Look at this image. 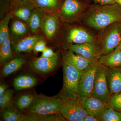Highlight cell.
<instances>
[{"label":"cell","instance_id":"6da1fadb","mask_svg":"<svg viewBox=\"0 0 121 121\" xmlns=\"http://www.w3.org/2000/svg\"><path fill=\"white\" fill-rule=\"evenodd\" d=\"M83 23L94 30H100L116 22L121 21V6L98 4L91 5L81 17Z\"/></svg>","mask_w":121,"mask_h":121},{"label":"cell","instance_id":"7a4b0ae2","mask_svg":"<svg viewBox=\"0 0 121 121\" xmlns=\"http://www.w3.org/2000/svg\"><path fill=\"white\" fill-rule=\"evenodd\" d=\"M63 69V86L60 97L64 100L78 97V87L81 72L64 59Z\"/></svg>","mask_w":121,"mask_h":121},{"label":"cell","instance_id":"3957f363","mask_svg":"<svg viewBox=\"0 0 121 121\" xmlns=\"http://www.w3.org/2000/svg\"><path fill=\"white\" fill-rule=\"evenodd\" d=\"M97 41L102 55L108 54L118 47L121 43V21L99 31Z\"/></svg>","mask_w":121,"mask_h":121},{"label":"cell","instance_id":"277c9868","mask_svg":"<svg viewBox=\"0 0 121 121\" xmlns=\"http://www.w3.org/2000/svg\"><path fill=\"white\" fill-rule=\"evenodd\" d=\"M62 101L60 97H39L35 98L28 111L30 114L39 116L59 114Z\"/></svg>","mask_w":121,"mask_h":121},{"label":"cell","instance_id":"5b68a950","mask_svg":"<svg viewBox=\"0 0 121 121\" xmlns=\"http://www.w3.org/2000/svg\"><path fill=\"white\" fill-rule=\"evenodd\" d=\"M60 114L69 121H83L88 114L78 97L62 100L60 108Z\"/></svg>","mask_w":121,"mask_h":121},{"label":"cell","instance_id":"8992f818","mask_svg":"<svg viewBox=\"0 0 121 121\" xmlns=\"http://www.w3.org/2000/svg\"><path fill=\"white\" fill-rule=\"evenodd\" d=\"M99 65L98 61L94 60L87 68L81 72L78 87L79 98L92 96L95 75Z\"/></svg>","mask_w":121,"mask_h":121},{"label":"cell","instance_id":"52a82bcc","mask_svg":"<svg viewBox=\"0 0 121 121\" xmlns=\"http://www.w3.org/2000/svg\"><path fill=\"white\" fill-rule=\"evenodd\" d=\"M84 8L79 0H63L58 12L61 21L72 23L81 18Z\"/></svg>","mask_w":121,"mask_h":121},{"label":"cell","instance_id":"ba28073f","mask_svg":"<svg viewBox=\"0 0 121 121\" xmlns=\"http://www.w3.org/2000/svg\"><path fill=\"white\" fill-rule=\"evenodd\" d=\"M107 71V67L99 63L95 75L92 96L107 103L111 94L108 87Z\"/></svg>","mask_w":121,"mask_h":121},{"label":"cell","instance_id":"9c48e42d","mask_svg":"<svg viewBox=\"0 0 121 121\" xmlns=\"http://www.w3.org/2000/svg\"><path fill=\"white\" fill-rule=\"evenodd\" d=\"M64 39L69 48L73 44L97 41V36L84 28L76 26L68 29L64 35Z\"/></svg>","mask_w":121,"mask_h":121},{"label":"cell","instance_id":"30bf717a","mask_svg":"<svg viewBox=\"0 0 121 121\" xmlns=\"http://www.w3.org/2000/svg\"><path fill=\"white\" fill-rule=\"evenodd\" d=\"M69 50L91 60H98L102 54L97 41L73 44L69 48Z\"/></svg>","mask_w":121,"mask_h":121},{"label":"cell","instance_id":"8fae6325","mask_svg":"<svg viewBox=\"0 0 121 121\" xmlns=\"http://www.w3.org/2000/svg\"><path fill=\"white\" fill-rule=\"evenodd\" d=\"M58 12L53 13H47L43 17L40 30L49 40L52 39L58 32L61 21Z\"/></svg>","mask_w":121,"mask_h":121},{"label":"cell","instance_id":"7c38bea8","mask_svg":"<svg viewBox=\"0 0 121 121\" xmlns=\"http://www.w3.org/2000/svg\"><path fill=\"white\" fill-rule=\"evenodd\" d=\"M33 0L21 2L10 1V12L14 16L26 23L36 8Z\"/></svg>","mask_w":121,"mask_h":121},{"label":"cell","instance_id":"4fadbf2b","mask_svg":"<svg viewBox=\"0 0 121 121\" xmlns=\"http://www.w3.org/2000/svg\"><path fill=\"white\" fill-rule=\"evenodd\" d=\"M80 99L81 104L88 114L98 117L109 107L107 103L93 96L83 97Z\"/></svg>","mask_w":121,"mask_h":121},{"label":"cell","instance_id":"5bb4252c","mask_svg":"<svg viewBox=\"0 0 121 121\" xmlns=\"http://www.w3.org/2000/svg\"><path fill=\"white\" fill-rule=\"evenodd\" d=\"M59 57L56 55L51 58L40 56L33 59L29 63V66L35 70L42 73H48L56 68L58 62Z\"/></svg>","mask_w":121,"mask_h":121},{"label":"cell","instance_id":"9a60e30c","mask_svg":"<svg viewBox=\"0 0 121 121\" xmlns=\"http://www.w3.org/2000/svg\"><path fill=\"white\" fill-rule=\"evenodd\" d=\"M43 39V37L38 33L29 34L15 43L13 45V50L17 53L30 52L33 50L36 43Z\"/></svg>","mask_w":121,"mask_h":121},{"label":"cell","instance_id":"2e32d148","mask_svg":"<svg viewBox=\"0 0 121 121\" xmlns=\"http://www.w3.org/2000/svg\"><path fill=\"white\" fill-rule=\"evenodd\" d=\"M30 31V27L26 22L16 17L11 24L9 35L15 43L29 35Z\"/></svg>","mask_w":121,"mask_h":121},{"label":"cell","instance_id":"e0dca14e","mask_svg":"<svg viewBox=\"0 0 121 121\" xmlns=\"http://www.w3.org/2000/svg\"><path fill=\"white\" fill-rule=\"evenodd\" d=\"M107 79L109 90L111 94L121 92V67H107Z\"/></svg>","mask_w":121,"mask_h":121},{"label":"cell","instance_id":"ac0fdd59","mask_svg":"<svg viewBox=\"0 0 121 121\" xmlns=\"http://www.w3.org/2000/svg\"><path fill=\"white\" fill-rule=\"evenodd\" d=\"M99 63L107 67H121V50L119 47L106 55H102L99 60Z\"/></svg>","mask_w":121,"mask_h":121},{"label":"cell","instance_id":"d6986e66","mask_svg":"<svg viewBox=\"0 0 121 121\" xmlns=\"http://www.w3.org/2000/svg\"><path fill=\"white\" fill-rule=\"evenodd\" d=\"M2 117L4 121H43L42 116L32 114H21L10 109L5 110Z\"/></svg>","mask_w":121,"mask_h":121},{"label":"cell","instance_id":"ffe728a7","mask_svg":"<svg viewBox=\"0 0 121 121\" xmlns=\"http://www.w3.org/2000/svg\"><path fill=\"white\" fill-rule=\"evenodd\" d=\"M63 59L71 64L80 72L87 68L93 61L87 59L70 50L64 55Z\"/></svg>","mask_w":121,"mask_h":121},{"label":"cell","instance_id":"44dd1931","mask_svg":"<svg viewBox=\"0 0 121 121\" xmlns=\"http://www.w3.org/2000/svg\"><path fill=\"white\" fill-rule=\"evenodd\" d=\"M37 82V79L31 76H20L13 80V87L17 91L29 89L35 86Z\"/></svg>","mask_w":121,"mask_h":121},{"label":"cell","instance_id":"7402d4cb","mask_svg":"<svg viewBox=\"0 0 121 121\" xmlns=\"http://www.w3.org/2000/svg\"><path fill=\"white\" fill-rule=\"evenodd\" d=\"M45 13L43 10L36 7L33 11L27 23L32 32H37L40 29L41 21Z\"/></svg>","mask_w":121,"mask_h":121},{"label":"cell","instance_id":"603a6c76","mask_svg":"<svg viewBox=\"0 0 121 121\" xmlns=\"http://www.w3.org/2000/svg\"><path fill=\"white\" fill-rule=\"evenodd\" d=\"M63 0H33L36 7L47 13L57 12Z\"/></svg>","mask_w":121,"mask_h":121},{"label":"cell","instance_id":"cb8c5ba5","mask_svg":"<svg viewBox=\"0 0 121 121\" xmlns=\"http://www.w3.org/2000/svg\"><path fill=\"white\" fill-rule=\"evenodd\" d=\"M25 59L21 57L15 58L7 62L2 69L1 74L4 77L16 72L22 67L25 62Z\"/></svg>","mask_w":121,"mask_h":121},{"label":"cell","instance_id":"d4e9b609","mask_svg":"<svg viewBox=\"0 0 121 121\" xmlns=\"http://www.w3.org/2000/svg\"><path fill=\"white\" fill-rule=\"evenodd\" d=\"M14 16L9 13L0 21V45H1L10 36L9 23Z\"/></svg>","mask_w":121,"mask_h":121},{"label":"cell","instance_id":"484cf974","mask_svg":"<svg viewBox=\"0 0 121 121\" xmlns=\"http://www.w3.org/2000/svg\"><path fill=\"white\" fill-rule=\"evenodd\" d=\"M11 39L9 36L7 40L0 45V61L1 63L6 62L12 56L11 46Z\"/></svg>","mask_w":121,"mask_h":121},{"label":"cell","instance_id":"4316f807","mask_svg":"<svg viewBox=\"0 0 121 121\" xmlns=\"http://www.w3.org/2000/svg\"><path fill=\"white\" fill-rule=\"evenodd\" d=\"M100 121H121V113L108 107L99 117Z\"/></svg>","mask_w":121,"mask_h":121},{"label":"cell","instance_id":"83f0119b","mask_svg":"<svg viewBox=\"0 0 121 121\" xmlns=\"http://www.w3.org/2000/svg\"><path fill=\"white\" fill-rule=\"evenodd\" d=\"M35 98V97L32 95H22L17 101L16 102L17 108L20 111H23L26 109H28L32 104Z\"/></svg>","mask_w":121,"mask_h":121},{"label":"cell","instance_id":"f1b7e54d","mask_svg":"<svg viewBox=\"0 0 121 121\" xmlns=\"http://www.w3.org/2000/svg\"><path fill=\"white\" fill-rule=\"evenodd\" d=\"M13 91L8 89L2 95H0V108L1 111L5 110L11 104L13 95Z\"/></svg>","mask_w":121,"mask_h":121},{"label":"cell","instance_id":"f546056e","mask_svg":"<svg viewBox=\"0 0 121 121\" xmlns=\"http://www.w3.org/2000/svg\"><path fill=\"white\" fill-rule=\"evenodd\" d=\"M107 104L110 107L121 113V92L111 94Z\"/></svg>","mask_w":121,"mask_h":121},{"label":"cell","instance_id":"4dcf8cb0","mask_svg":"<svg viewBox=\"0 0 121 121\" xmlns=\"http://www.w3.org/2000/svg\"><path fill=\"white\" fill-rule=\"evenodd\" d=\"M47 47V42L43 39L38 41L35 45L33 51L35 53L43 52Z\"/></svg>","mask_w":121,"mask_h":121},{"label":"cell","instance_id":"1f68e13d","mask_svg":"<svg viewBox=\"0 0 121 121\" xmlns=\"http://www.w3.org/2000/svg\"><path fill=\"white\" fill-rule=\"evenodd\" d=\"M41 57H45V58H51L52 56H55L57 55V53L54 52V51L50 48L46 47L42 52Z\"/></svg>","mask_w":121,"mask_h":121},{"label":"cell","instance_id":"d6a6232c","mask_svg":"<svg viewBox=\"0 0 121 121\" xmlns=\"http://www.w3.org/2000/svg\"><path fill=\"white\" fill-rule=\"evenodd\" d=\"M96 4L101 5L111 4H115V0H93Z\"/></svg>","mask_w":121,"mask_h":121},{"label":"cell","instance_id":"836d02e7","mask_svg":"<svg viewBox=\"0 0 121 121\" xmlns=\"http://www.w3.org/2000/svg\"><path fill=\"white\" fill-rule=\"evenodd\" d=\"M83 121H100L99 117L88 114L84 117Z\"/></svg>","mask_w":121,"mask_h":121},{"label":"cell","instance_id":"e575fe53","mask_svg":"<svg viewBox=\"0 0 121 121\" xmlns=\"http://www.w3.org/2000/svg\"><path fill=\"white\" fill-rule=\"evenodd\" d=\"M8 86L6 84H1L0 86V95H2L8 90Z\"/></svg>","mask_w":121,"mask_h":121},{"label":"cell","instance_id":"d590c367","mask_svg":"<svg viewBox=\"0 0 121 121\" xmlns=\"http://www.w3.org/2000/svg\"><path fill=\"white\" fill-rule=\"evenodd\" d=\"M29 0H10V1L12 2H21V1H26Z\"/></svg>","mask_w":121,"mask_h":121},{"label":"cell","instance_id":"8d00e7d4","mask_svg":"<svg viewBox=\"0 0 121 121\" xmlns=\"http://www.w3.org/2000/svg\"><path fill=\"white\" fill-rule=\"evenodd\" d=\"M115 2L121 6V0H115Z\"/></svg>","mask_w":121,"mask_h":121},{"label":"cell","instance_id":"74e56055","mask_svg":"<svg viewBox=\"0 0 121 121\" xmlns=\"http://www.w3.org/2000/svg\"><path fill=\"white\" fill-rule=\"evenodd\" d=\"M118 47H119V48H120V49L121 50V44H120V45H119V46H118Z\"/></svg>","mask_w":121,"mask_h":121}]
</instances>
